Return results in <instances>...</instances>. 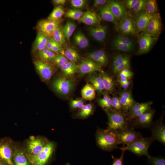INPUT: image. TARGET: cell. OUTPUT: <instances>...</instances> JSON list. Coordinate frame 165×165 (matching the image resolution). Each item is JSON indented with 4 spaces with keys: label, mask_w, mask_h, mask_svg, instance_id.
<instances>
[{
    "label": "cell",
    "mask_w": 165,
    "mask_h": 165,
    "mask_svg": "<svg viewBox=\"0 0 165 165\" xmlns=\"http://www.w3.org/2000/svg\"><path fill=\"white\" fill-rule=\"evenodd\" d=\"M0 165H4L0 161Z\"/></svg>",
    "instance_id": "cell-59"
},
{
    "label": "cell",
    "mask_w": 165,
    "mask_h": 165,
    "mask_svg": "<svg viewBox=\"0 0 165 165\" xmlns=\"http://www.w3.org/2000/svg\"><path fill=\"white\" fill-rule=\"evenodd\" d=\"M90 82L94 88L95 90L99 93H101L105 88L101 74L90 77L89 79Z\"/></svg>",
    "instance_id": "cell-28"
},
{
    "label": "cell",
    "mask_w": 165,
    "mask_h": 165,
    "mask_svg": "<svg viewBox=\"0 0 165 165\" xmlns=\"http://www.w3.org/2000/svg\"><path fill=\"white\" fill-rule=\"evenodd\" d=\"M65 165H70V164L69 163H66Z\"/></svg>",
    "instance_id": "cell-60"
},
{
    "label": "cell",
    "mask_w": 165,
    "mask_h": 165,
    "mask_svg": "<svg viewBox=\"0 0 165 165\" xmlns=\"http://www.w3.org/2000/svg\"><path fill=\"white\" fill-rule=\"evenodd\" d=\"M113 45L117 50L119 51L128 52L131 51L134 46L123 44L115 39L113 42Z\"/></svg>",
    "instance_id": "cell-39"
},
{
    "label": "cell",
    "mask_w": 165,
    "mask_h": 165,
    "mask_svg": "<svg viewBox=\"0 0 165 165\" xmlns=\"http://www.w3.org/2000/svg\"><path fill=\"white\" fill-rule=\"evenodd\" d=\"M138 0H128L125 3L126 7L129 9H131L138 1Z\"/></svg>",
    "instance_id": "cell-53"
},
{
    "label": "cell",
    "mask_w": 165,
    "mask_h": 165,
    "mask_svg": "<svg viewBox=\"0 0 165 165\" xmlns=\"http://www.w3.org/2000/svg\"><path fill=\"white\" fill-rule=\"evenodd\" d=\"M38 55L42 60L47 62L53 61L56 54L46 48L38 52Z\"/></svg>",
    "instance_id": "cell-32"
},
{
    "label": "cell",
    "mask_w": 165,
    "mask_h": 165,
    "mask_svg": "<svg viewBox=\"0 0 165 165\" xmlns=\"http://www.w3.org/2000/svg\"><path fill=\"white\" fill-rule=\"evenodd\" d=\"M108 2L112 13L118 20H122L126 17V11L121 3L114 0Z\"/></svg>",
    "instance_id": "cell-16"
},
{
    "label": "cell",
    "mask_w": 165,
    "mask_h": 165,
    "mask_svg": "<svg viewBox=\"0 0 165 165\" xmlns=\"http://www.w3.org/2000/svg\"><path fill=\"white\" fill-rule=\"evenodd\" d=\"M86 1L85 0H71L70 3L73 7L79 8L82 7L85 4Z\"/></svg>",
    "instance_id": "cell-51"
},
{
    "label": "cell",
    "mask_w": 165,
    "mask_h": 165,
    "mask_svg": "<svg viewBox=\"0 0 165 165\" xmlns=\"http://www.w3.org/2000/svg\"><path fill=\"white\" fill-rule=\"evenodd\" d=\"M13 163L14 165H31L24 150L16 146L13 156Z\"/></svg>",
    "instance_id": "cell-22"
},
{
    "label": "cell",
    "mask_w": 165,
    "mask_h": 165,
    "mask_svg": "<svg viewBox=\"0 0 165 165\" xmlns=\"http://www.w3.org/2000/svg\"><path fill=\"white\" fill-rule=\"evenodd\" d=\"M34 64L38 74L44 80H49L53 73L52 67L48 63L39 60L34 61Z\"/></svg>",
    "instance_id": "cell-14"
},
{
    "label": "cell",
    "mask_w": 165,
    "mask_h": 165,
    "mask_svg": "<svg viewBox=\"0 0 165 165\" xmlns=\"http://www.w3.org/2000/svg\"><path fill=\"white\" fill-rule=\"evenodd\" d=\"M152 15L145 12L138 16L135 20V24L138 31H143L145 30Z\"/></svg>",
    "instance_id": "cell-20"
},
{
    "label": "cell",
    "mask_w": 165,
    "mask_h": 165,
    "mask_svg": "<svg viewBox=\"0 0 165 165\" xmlns=\"http://www.w3.org/2000/svg\"><path fill=\"white\" fill-rule=\"evenodd\" d=\"M95 136L97 144L102 149L111 151L119 148L118 146L120 144L116 132L107 129H99Z\"/></svg>",
    "instance_id": "cell-1"
},
{
    "label": "cell",
    "mask_w": 165,
    "mask_h": 165,
    "mask_svg": "<svg viewBox=\"0 0 165 165\" xmlns=\"http://www.w3.org/2000/svg\"><path fill=\"white\" fill-rule=\"evenodd\" d=\"M61 45L65 42V37L62 30L59 27L56 29L49 36Z\"/></svg>",
    "instance_id": "cell-34"
},
{
    "label": "cell",
    "mask_w": 165,
    "mask_h": 165,
    "mask_svg": "<svg viewBox=\"0 0 165 165\" xmlns=\"http://www.w3.org/2000/svg\"><path fill=\"white\" fill-rule=\"evenodd\" d=\"M115 39L123 44L134 46L132 41L127 36L119 35L117 36Z\"/></svg>",
    "instance_id": "cell-49"
},
{
    "label": "cell",
    "mask_w": 165,
    "mask_h": 165,
    "mask_svg": "<svg viewBox=\"0 0 165 165\" xmlns=\"http://www.w3.org/2000/svg\"><path fill=\"white\" fill-rule=\"evenodd\" d=\"M105 89L109 91H112L114 88V82L112 78L106 74L102 72L101 74Z\"/></svg>",
    "instance_id": "cell-33"
},
{
    "label": "cell",
    "mask_w": 165,
    "mask_h": 165,
    "mask_svg": "<svg viewBox=\"0 0 165 165\" xmlns=\"http://www.w3.org/2000/svg\"><path fill=\"white\" fill-rule=\"evenodd\" d=\"M122 151V153L120 157L119 158H115L112 165H124V155L125 151Z\"/></svg>",
    "instance_id": "cell-52"
},
{
    "label": "cell",
    "mask_w": 165,
    "mask_h": 165,
    "mask_svg": "<svg viewBox=\"0 0 165 165\" xmlns=\"http://www.w3.org/2000/svg\"><path fill=\"white\" fill-rule=\"evenodd\" d=\"M78 71L81 75L98 71L102 72L101 66L90 59H86L78 65Z\"/></svg>",
    "instance_id": "cell-11"
},
{
    "label": "cell",
    "mask_w": 165,
    "mask_h": 165,
    "mask_svg": "<svg viewBox=\"0 0 165 165\" xmlns=\"http://www.w3.org/2000/svg\"><path fill=\"white\" fill-rule=\"evenodd\" d=\"M146 2V0H138L132 9L135 13H138L145 10Z\"/></svg>",
    "instance_id": "cell-46"
},
{
    "label": "cell",
    "mask_w": 165,
    "mask_h": 165,
    "mask_svg": "<svg viewBox=\"0 0 165 165\" xmlns=\"http://www.w3.org/2000/svg\"><path fill=\"white\" fill-rule=\"evenodd\" d=\"M112 100V110L117 112L121 111L122 106L119 98L114 97Z\"/></svg>",
    "instance_id": "cell-48"
},
{
    "label": "cell",
    "mask_w": 165,
    "mask_h": 165,
    "mask_svg": "<svg viewBox=\"0 0 165 165\" xmlns=\"http://www.w3.org/2000/svg\"><path fill=\"white\" fill-rule=\"evenodd\" d=\"M45 138L40 136H31L25 143V152L27 156L35 155L40 152L49 142Z\"/></svg>",
    "instance_id": "cell-5"
},
{
    "label": "cell",
    "mask_w": 165,
    "mask_h": 165,
    "mask_svg": "<svg viewBox=\"0 0 165 165\" xmlns=\"http://www.w3.org/2000/svg\"><path fill=\"white\" fill-rule=\"evenodd\" d=\"M89 56L91 59L100 66L105 65L108 61L106 53L101 50H97L91 53Z\"/></svg>",
    "instance_id": "cell-24"
},
{
    "label": "cell",
    "mask_w": 165,
    "mask_h": 165,
    "mask_svg": "<svg viewBox=\"0 0 165 165\" xmlns=\"http://www.w3.org/2000/svg\"><path fill=\"white\" fill-rule=\"evenodd\" d=\"M64 13V11L63 8L59 6L54 8L47 19L52 20H59Z\"/></svg>",
    "instance_id": "cell-35"
},
{
    "label": "cell",
    "mask_w": 165,
    "mask_h": 165,
    "mask_svg": "<svg viewBox=\"0 0 165 165\" xmlns=\"http://www.w3.org/2000/svg\"><path fill=\"white\" fill-rule=\"evenodd\" d=\"M119 31L124 34L134 35L136 31L134 22L130 17H126L118 25Z\"/></svg>",
    "instance_id": "cell-19"
},
{
    "label": "cell",
    "mask_w": 165,
    "mask_h": 165,
    "mask_svg": "<svg viewBox=\"0 0 165 165\" xmlns=\"http://www.w3.org/2000/svg\"><path fill=\"white\" fill-rule=\"evenodd\" d=\"M152 104V102H151L142 103H135L127 114L133 113L145 108L151 107Z\"/></svg>",
    "instance_id": "cell-43"
},
{
    "label": "cell",
    "mask_w": 165,
    "mask_h": 165,
    "mask_svg": "<svg viewBox=\"0 0 165 165\" xmlns=\"http://www.w3.org/2000/svg\"><path fill=\"white\" fill-rule=\"evenodd\" d=\"M84 105L83 102L81 99L72 100L70 103L71 106L73 109H81Z\"/></svg>",
    "instance_id": "cell-50"
},
{
    "label": "cell",
    "mask_w": 165,
    "mask_h": 165,
    "mask_svg": "<svg viewBox=\"0 0 165 165\" xmlns=\"http://www.w3.org/2000/svg\"><path fill=\"white\" fill-rule=\"evenodd\" d=\"M55 148L54 143L49 141L38 154L27 156L31 165H46L50 159Z\"/></svg>",
    "instance_id": "cell-6"
},
{
    "label": "cell",
    "mask_w": 165,
    "mask_h": 165,
    "mask_svg": "<svg viewBox=\"0 0 165 165\" xmlns=\"http://www.w3.org/2000/svg\"><path fill=\"white\" fill-rule=\"evenodd\" d=\"M119 99L121 102L123 112H127L135 103L131 93L128 91L123 92L119 94Z\"/></svg>",
    "instance_id": "cell-17"
},
{
    "label": "cell",
    "mask_w": 165,
    "mask_h": 165,
    "mask_svg": "<svg viewBox=\"0 0 165 165\" xmlns=\"http://www.w3.org/2000/svg\"><path fill=\"white\" fill-rule=\"evenodd\" d=\"M130 67V60L129 57L122 64L113 70L115 74L119 73L125 69H129Z\"/></svg>",
    "instance_id": "cell-47"
},
{
    "label": "cell",
    "mask_w": 165,
    "mask_h": 165,
    "mask_svg": "<svg viewBox=\"0 0 165 165\" xmlns=\"http://www.w3.org/2000/svg\"><path fill=\"white\" fill-rule=\"evenodd\" d=\"M76 28L75 24L70 21H67L62 30L65 38L68 41Z\"/></svg>",
    "instance_id": "cell-31"
},
{
    "label": "cell",
    "mask_w": 165,
    "mask_h": 165,
    "mask_svg": "<svg viewBox=\"0 0 165 165\" xmlns=\"http://www.w3.org/2000/svg\"><path fill=\"white\" fill-rule=\"evenodd\" d=\"M48 36L38 31L33 45V51H39L46 48Z\"/></svg>",
    "instance_id": "cell-23"
},
{
    "label": "cell",
    "mask_w": 165,
    "mask_h": 165,
    "mask_svg": "<svg viewBox=\"0 0 165 165\" xmlns=\"http://www.w3.org/2000/svg\"><path fill=\"white\" fill-rule=\"evenodd\" d=\"M145 9L147 12L153 15L156 13L157 10V6L156 2L155 0H148L146 1Z\"/></svg>",
    "instance_id": "cell-42"
},
{
    "label": "cell",
    "mask_w": 165,
    "mask_h": 165,
    "mask_svg": "<svg viewBox=\"0 0 165 165\" xmlns=\"http://www.w3.org/2000/svg\"><path fill=\"white\" fill-rule=\"evenodd\" d=\"M152 131V137L154 140H157L162 143L165 144V126L161 120L152 124L150 128Z\"/></svg>",
    "instance_id": "cell-15"
},
{
    "label": "cell",
    "mask_w": 165,
    "mask_h": 165,
    "mask_svg": "<svg viewBox=\"0 0 165 165\" xmlns=\"http://www.w3.org/2000/svg\"><path fill=\"white\" fill-rule=\"evenodd\" d=\"M100 16L103 20L112 22L115 24L118 23V20L112 13L108 5H105L101 9Z\"/></svg>",
    "instance_id": "cell-25"
},
{
    "label": "cell",
    "mask_w": 165,
    "mask_h": 165,
    "mask_svg": "<svg viewBox=\"0 0 165 165\" xmlns=\"http://www.w3.org/2000/svg\"><path fill=\"white\" fill-rule=\"evenodd\" d=\"M154 110L150 109L134 119L130 123L133 128H151L155 113Z\"/></svg>",
    "instance_id": "cell-7"
},
{
    "label": "cell",
    "mask_w": 165,
    "mask_h": 165,
    "mask_svg": "<svg viewBox=\"0 0 165 165\" xmlns=\"http://www.w3.org/2000/svg\"><path fill=\"white\" fill-rule=\"evenodd\" d=\"M130 82L128 80L126 83L120 84L122 87L124 89H126L128 87L130 84Z\"/></svg>",
    "instance_id": "cell-57"
},
{
    "label": "cell",
    "mask_w": 165,
    "mask_h": 165,
    "mask_svg": "<svg viewBox=\"0 0 165 165\" xmlns=\"http://www.w3.org/2000/svg\"><path fill=\"white\" fill-rule=\"evenodd\" d=\"M128 80L127 79L119 78V82L120 84L126 83L128 81Z\"/></svg>",
    "instance_id": "cell-58"
},
{
    "label": "cell",
    "mask_w": 165,
    "mask_h": 165,
    "mask_svg": "<svg viewBox=\"0 0 165 165\" xmlns=\"http://www.w3.org/2000/svg\"><path fill=\"white\" fill-rule=\"evenodd\" d=\"M78 21L86 25H92L98 24L100 22V19L98 15L95 12L87 11L83 13Z\"/></svg>",
    "instance_id": "cell-21"
},
{
    "label": "cell",
    "mask_w": 165,
    "mask_h": 165,
    "mask_svg": "<svg viewBox=\"0 0 165 165\" xmlns=\"http://www.w3.org/2000/svg\"><path fill=\"white\" fill-rule=\"evenodd\" d=\"M107 26L101 25L96 27H91L88 30L89 34L97 41L102 42L105 39L107 33Z\"/></svg>",
    "instance_id": "cell-18"
},
{
    "label": "cell",
    "mask_w": 165,
    "mask_h": 165,
    "mask_svg": "<svg viewBox=\"0 0 165 165\" xmlns=\"http://www.w3.org/2000/svg\"><path fill=\"white\" fill-rule=\"evenodd\" d=\"M73 86L71 80L63 77L57 79L53 83V87L55 90L64 95L68 94L72 91Z\"/></svg>",
    "instance_id": "cell-9"
},
{
    "label": "cell",
    "mask_w": 165,
    "mask_h": 165,
    "mask_svg": "<svg viewBox=\"0 0 165 165\" xmlns=\"http://www.w3.org/2000/svg\"><path fill=\"white\" fill-rule=\"evenodd\" d=\"M116 133L120 144L124 145H129L143 137L140 132L135 131L134 129L130 126Z\"/></svg>",
    "instance_id": "cell-8"
},
{
    "label": "cell",
    "mask_w": 165,
    "mask_h": 165,
    "mask_svg": "<svg viewBox=\"0 0 165 165\" xmlns=\"http://www.w3.org/2000/svg\"><path fill=\"white\" fill-rule=\"evenodd\" d=\"M53 3L56 5H64L66 2L65 0H53Z\"/></svg>",
    "instance_id": "cell-56"
},
{
    "label": "cell",
    "mask_w": 165,
    "mask_h": 165,
    "mask_svg": "<svg viewBox=\"0 0 165 165\" xmlns=\"http://www.w3.org/2000/svg\"><path fill=\"white\" fill-rule=\"evenodd\" d=\"M16 147L9 138L0 139V161L4 165H14L13 158Z\"/></svg>",
    "instance_id": "cell-4"
},
{
    "label": "cell",
    "mask_w": 165,
    "mask_h": 165,
    "mask_svg": "<svg viewBox=\"0 0 165 165\" xmlns=\"http://www.w3.org/2000/svg\"><path fill=\"white\" fill-rule=\"evenodd\" d=\"M154 140L151 137H142L126 146L119 148L122 150L129 151L138 156H149V148Z\"/></svg>",
    "instance_id": "cell-3"
},
{
    "label": "cell",
    "mask_w": 165,
    "mask_h": 165,
    "mask_svg": "<svg viewBox=\"0 0 165 165\" xmlns=\"http://www.w3.org/2000/svg\"><path fill=\"white\" fill-rule=\"evenodd\" d=\"M129 57L122 55L116 56L114 58L112 63L113 70L122 64Z\"/></svg>",
    "instance_id": "cell-45"
},
{
    "label": "cell",
    "mask_w": 165,
    "mask_h": 165,
    "mask_svg": "<svg viewBox=\"0 0 165 165\" xmlns=\"http://www.w3.org/2000/svg\"><path fill=\"white\" fill-rule=\"evenodd\" d=\"M156 40V38L153 36L146 34H142L138 39V53L141 54L148 52Z\"/></svg>",
    "instance_id": "cell-12"
},
{
    "label": "cell",
    "mask_w": 165,
    "mask_h": 165,
    "mask_svg": "<svg viewBox=\"0 0 165 165\" xmlns=\"http://www.w3.org/2000/svg\"><path fill=\"white\" fill-rule=\"evenodd\" d=\"M95 90L92 85L87 83L83 87L81 91L82 96L86 100L92 101L96 97Z\"/></svg>",
    "instance_id": "cell-26"
},
{
    "label": "cell",
    "mask_w": 165,
    "mask_h": 165,
    "mask_svg": "<svg viewBox=\"0 0 165 165\" xmlns=\"http://www.w3.org/2000/svg\"><path fill=\"white\" fill-rule=\"evenodd\" d=\"M132 75L133 73L131 72L129 73H126L121 72L119 73V78L127 79L131 78Z\"/></svg>",
    "instance_id": "cell-54"
},
{
    "label": "cell",
    "mask_w": 165,
    "mask_h": 165,
    "mask_svg": "<svg viewBox=\"0 0 165 165\" xmlns=\"http://www.w3.org/2000/svg\"><path fill=\"white\" fill-rule=\"evenodd\" d=\"M160 16L159 14H155L152 15L145 30L142 34H146L157 38L160 33L161 24Z\"/></svg>",
    "instance_id": "cell-10"
},
{
    "label": "cell",
    "mask_w": 165,
    "mask_h": 165,
    "mask_svg": "<svg viewBox=\"0 0 165 165\" xmlns=\"http://www.w3.org/2000/svg\"><path fill=\"white\" fill-rule=\"evenodd\" d=\"M107 112L108 119L107 129L117 133L130 127L126 115L123 112L111 110Z\"/></svg>",
    "instance_id": "cell-2"
},
{
    "label": "cell",
    "mask_w": 165,
    "mask_h": 165,
    "mask_svg": "<svg viewBox=\"0 0 165 165\" xmlns=\"http://www.w3.org/2000/svg\"><path fill=\"white\" fill-rule=\"evenodd\" d=\"M147 157L149 165H165V159L163 157H154L149 155Z\"/></svg>",
    "instance_id": "cell-41"
},
{
    "label": "cell",
    "mask_w": 165,
    "mask_h": 165,
    "mask_svg": "<svg viewBox=\"0 0 165 165\" xmlns=\"http://www.w3.org/2000/svg\"><path fill=\"white\" fill-rule=\"evenodd\" d=\"M74 40L75 44L81 49L86 48L89 44L88 40L81 32H78L75 34L74 37Z\"/></svg>",
    "instance_id": "cell-30"
},
{
    "label": "cell",
    "mask_w": 165,
    "mask_h": 165,
    "mask_svg": "<svg viewBox=\"0 0 165 165\" xmlns=\"http://www.w3.org/2000/svg\"><path fill=\"white\" fill-rule=\"evenodd\" d=\"M46 48L54 53H61L64 55V51L62 48L61 45L49 36H48V40Z\"/></svg>",
    "instance_id": "cell-29"
},
{
    "label": "cell",
    "mask_w": 165,
    "mask_h": 165,
    "mask_svg": "<svg viewBox=\"0 0 165 165\" xmlns=\"http://www.w3.org/2000/svg\"><path fill=\"white\" fill-rule=\"evenodd\" d=\"M60 23V20H42L38 23L37 28L39 31L49 36L54 30L59 27Z\"/></svg>",
    "instance_id": "cell-13"
},
{
    "label": "cell",
    "mask_w": 165,
    "mask_h": 165,
    "mask_svg": "<svg viewBox=\"0 0 165 165\" xmlns=\"http://www.w3.org/2000/svg\"><path fill=\"white\" fill-rule=\"evenodd\" d=\"M79 112V116L82 118H86L92 114L94 111L93 107L90 104L84 105Z\"/></svg>",
    "instance_id": "cell-38"
},
{
    "label": "cell",
    "mask_w": 165,
    "mask_h": 165,
    "mask_svg": "<svg viewBox=\"0 0 165 165\" xmlns=\"http://www.w3.org/2000/svg\"><path fill=\"white\" fill-rule=\"evenodd\" d=\"M83 13L81 11L77 9H70L65 14V16L75 20H79L82 16Z\"/></svg>",
    "instance_id": "cell-40"
},
{
    "label": "cell",
    "mask_w": 165,
    "mask_h": 165,
    "mask_svg": "<svg viewBox=\"0 0 165 165\" xmlns=\"http://www.w3.org/2000/svg\"><path fill=\"white\" fill-rule=\"evenodd\" d=\"M106 2L105 0H95L94 3V6L96 7L102 5L104 4Z\"/></svg>",
    "instance_id": "cell-55"
},
{
    "label": "cell",
    "mask_w": 165,
    "mask_h": 165,
    "mask_svg": "<svg viewBox=\"0 0 165 165\" xmlns=\"http://www.w3.org/2000/svg\"><path fill=\"white\" fill-rule=\"evenodd\" d=\"M99 105L106 111L112 110V100L107 95H105L102 98L98 101Z\"/></svg>",
    "instance_id": "cell-36"
},
{
    "label": "cell",
    "mask_w": 165,
    "mask_h": 165,
    "mask_svg": "<svg viewBox=\"0 0 165 165\" xmlns=\"http://www.w3.org/2000/svg\"><path fill=\"white\" fill-rule=\"evenodd\" d=\"M53 61L55 65L60 67L69 61L65 55L61 53L56 55Z\"/></svg>",
    "instance_id": "cell-44"
},
{
    "label": "cell",
    "mask_w": 165,
    "mask_h": 165,
    "mask_svg": "<svg viewBox=\"0 0 165 165\" xmlns=\"http://www.w3.org/2000/svg\"><path fill=\"white\" fill-rule=\"evenodd\" d=\"M60 68L63 74L67 77L72 76L78 71V65L71 61H69Z\"/></svg>",
    "instance_id": "cell-27"
},
{
    "label": "cell",
    "mask_w": 165,
    "mask_h": 165,
    "mask_svg": "<svg viewBox=\"0 0 165 165\" xmlns=\"http://www.w3.org/2000/svg\"><path fill=\"white\" fill-rule=\"evenodd\" d=\"M64 55L70 61L74 62L77 61L79 59V56L77 51L74 49L69 48L64 52Z\"/></svg>",
    "instance_id": "cell-37"
}]
</instances>
